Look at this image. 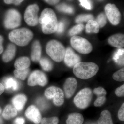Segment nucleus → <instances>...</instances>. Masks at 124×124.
<instances>
[{
    "label": "nucleus",
    "instance_id": "1",
    "mask_svg": "<svg viewBox=\"0 0 124 124\" xmlns=\"http://www.w3.org/2000/svg\"><path fill=\"white\" fill-rule=\"evenodd\" d=\"M42 32L45 34L53 33L56 31L58 22L56 15L53 10L46 8L43 10L39 19Z\"/></svg>",
    "mask_w": 124,
    "mask_h": 124
},
{
    "label": "nucleus",
    "instance_id": "2",
    "mask_svg": "<svg viewBox=\"0 0 124 124\" xmlns=\"http://www.w3.org/2000/svg\"><path fill=\"white\" fill-rule=\"evenodd\" d=\"M99 69L98 65L94 63L80 62L73 67V73L78 78L86 80L95 75Z\"/></svg>",
    "mask_w": 124,
    "mask_h": 124
},
{
    "label": "nucleus",
    "instance_id": "3",
    "mask_svg": "<svg viewBox=\"0 0 124 124\" xmlns=\"http://www.w3.org/2000/svg\"><path fill=\"white\" fill-rule=\"evenodd\" d=\"M33 37L32 32L26 28L15 29L9 35V39L11 42L20 46L27 45Z\"/></svg>",
    "mask_w": 124,
    "mask_h": 124
},
{
    "label": "nucleus",
    "instance_id": "4",
    "mask_svg": "<svg viewBox=\"0 0 124 124\" xmlns=\"http://www.w3.org/2000/svg\"><path fill=\"white\" fill-rule=\"evenodd\" d=\"M66 50L63 45L55 40L50 41L46 45V53L55 62H60L64 59Z\"/></svg>",
    "mask_w": 124,
    "mask_h": 124
},
{
    "label": "nucleus",
    "instance_id": "5",
    "mask_svg": "<svg viewBox=\"0 0 124 124\" xmlns=\"http://www.w3.org/2000/svg\"><path fill=\"white\" fill-rule=\"evenodd\" d=\"M93 98V93L91 89L85 88L77 93L74 98L73 102L78 108L85 109L89 106Z\"/></svg>",
    "mask_w": 124,
    "mask_h": 124
},
{
    "label": "nucleus",
    "instance_id": "6",
    "mask_svg": "<svg viewBox=\"0 0 124 124\" xmlns=\"http://www.w3.org/2000/svg\"><path fill=\"white\" fill-rule=\"evenodd\" d=\"M72 47L80 53L87 54L93 50V46L88 40L79 36H73L71 39Z\"/></svg>",
    "mask_w": 124,
    "mask_h": 124
},
{
    "label": "nucleus",
    "instance_id": "7",
    "mask_svg": "<svg viewBox=\"0 0 124 124\" xmlns=\"http://www.w3.org/2000/svg\"><path fill=\"white\" fill-rule=\"evenodd\" d=\"M44 94L46 99L53 100L55 106L60 107L64 102V94L62 89L55 86L47 88L45 91Z\"/></svg>",
    "mask_w": 124,
    "mask_h": 124
},
{
    "label": "nucleus",
    "instance_id": "8",
    "mask_svg": "<svg viewBox=\"0 0 124 124\" xmlns=\"http://www.w3.org/2000/svg\"><path fill=\"white\" fill-rule=\"evenodd\" d=\"M21 22V16L18 11L14 9H11L7 11L4 20L6 28L14 29L20 26Z\"/></svg>",
    "mask_w": 124,
    "mask_h": 124
},
{
    "label": "nucleus",
    "instance_id": "9",
    "mask_svg": "<svg viewBox=\"0 0 124 124\" xmlns=\"http://www.w3.org/2000/svg\"><path fill=\"white\" fill-rule=\"evenodd\" d=\"M48 82V78L46 74L42 71L38 70L33 71L31 73L27 80L28 85L31 87L37 85L44 87Z\"/></svg>",
    "mask_w": 124,
    "mask_h": 124
},
{
    "label": "nucleus",
    "instance_id": "10",
    "mask_svg": "<svg viewBox=\"0 0 124 124\" xmlns=\"http://www.w3.org/2000/svg\"><path fill=\"white\" fill-rule=\"evenodd\" d=\"M39 10V7L36 4L30 5L27 7L24 17L25 22L28 25L34 26L38 24L39 22L38 16Z\"/></svg>",
    "mask_w": 124,
    "mask_h": 124
},
{
    "label": "nucleus",
    "instance_id": "11",
    "mask_svg": "<svg viewBox=\"0 0 124 124\" xmlns=\"http://www.w3.org/2000/svg\"><path fill=\"white\" fill-rule=\"evenodd\" d=\"M105 11L107 17L112 24L116 25L119 23L121 15L115 5L108 4L105 6Z\"/></svg>",
    "mask_w": 124,
    "mask_h": 124
},
{
    "label": "nucleus",
    "instance_id": "12",
    "mask_svg": "<svg viewBox=\"0 0 124 124\" xmlns=\"http://www.w3.org/2000/svg\"><path fill=\"white\" fill-rule=\"evenodd\" d=\"M77 85V81L75 78L70 77L66 80L63 84V91L67 98H70L73 96L76 90Z\"/></svg>",
    "mask_w": 124,
    "mask_h": 124
},
{
    "label": "nucleus",
    "instance_id": "13",
    "mask_svg": "<svg viewBox=\"0 0 124 124\" xmlns=\"http://www.w3.org/2000/svg\"><path fill=\"white\" fill-rule=\"evenodd\" d=\"M25 115L28 120L36 124H39L42 119L39 110L34 105H31L27 108Z\"/></svg>",
    "mask_w": 124,
    "mask_h": 124
},
{
    "label": "nucleus",
    "instance_id": "14",
    "mask_svg": "<svg viewBox=\"0 0 124 124\" xmlns=\"http://www.w3.org/2000/svg\"><path fill=\"white\" fill-rule=\"evenodd\" d=\"M63 60L67 66L71 68L73 67L78 63L80 62L81 58L72 49L69 47L66 50Z\"/></svg>",
    "mask_w": 124,
    "mask_h": 124
},
{
    "label": "nucleus",
    "instance_id": "15",
    "mask_svg": "<svg viewBox=\"0 0 124 124\" xmlns=\"http://www.w3.org/2000/svg\"><path fill=\"white\" fill-rule=\"evenodd\" d=\"M27 99L26 95L24 94H17L14 96L12 100L13 106L18 111H21L26 103Z\"/></svg>",
    "mask_w": 124,
    "mask_h": 124
},
{
    "label": "nucleus",
    "instance_id": "16",
    "mask_svg": "<svg viewBox=\"0 0 124 124\" xmlns=\"http://www.w3.org/2000/svg\"><path fill=\"white\" fill-rule=\"evenodd\" d=\"M108 42L112 46L122 48L124 46V35L121 33L111 36L108 40Z\"/></svg>",
    "mask_w": 124,
    "mask_h": 124
},
{
    "label": "nucleus",
    "instance_id": "17",
    "mask_svg": "<svg viewBox=\"0 0 124 124\" xmlns=\"http://www.w3.org/2000/svg\"><path fill=\"white\" fill-rule=\"evenodd\" d=\"M41 46L39 42L37 40L35 41L32 44L31 55V59L33 62H39L41 58Z\"/></svg>",
    "mask_w": 124,
    "mask_h": 124
},
{
    "label": "nucleus",
    "instance_id": "18",
    "mask_svg": "<svg viewBox=\"0 0 124 124\" xmlns=\"http://www.w3.org/2000/svg\"><path fill=\"white\" fill-rule=\"evenodd\" d=\"M16 51V47L15 45L9 44L2 55L3 62L7 63L11 61L15 56Z\"/></svg>",
    "mask_w": 124,
    "mask_h": 124
},
{
    "label": "nucleus",
    "instance_id": "19",
    "mask_svg": "<svg viewBox=\"0 0 124 124\" xmlns=\"http://www.w3.org/2000/svg\"><path fill=\"white\" fill-rule=\"evenodd\" d=\"M18 111L13 105L8 104L5 107L2 113L4 119L7 120L15 117L17 115Z\"/></svg>",
    "mask_w": 124,
    "mask_h": 124
},
{
    "label": "nucleus",
    "instance_id": "20",
    "mask_svg": "<svg viewBox=\"0 0 124 124\" xmlns=\"http://www.w3.org/2000/svg\"><path fill=\"white\" fill-rule=\"evenodd\" d=\"M84 118L82 114L79 113H72L69 114L66 121L67 124H82Z\"/></svg>",
    "mask_w": 124,
    "mask_h": 124
},
{
    "label": "nucleus",
    "instance_id": "21",
    "mask_svg": "<svg viewBox=\"0 0 124 124\" xmlns=\"http://www.w3.org/2000/svg\"><path fill=\"white\" fill-rule=\"evenodd\" d=\"M31 65V61L27 57H22L16 60L14 67L16 69H24L29 68Z\"/></svg>",
    "mask_w": 124,
    "mask_h": 124
},
{
    "label": "nucleus",
    "instance_id": "22",
    "mask_svg": "<svg viewBox=\"0 0 124 124\" xmlns=\"http://www.w3.org/2000/svg\"><path fill=\"white\" fill-rule=\"evenodd\" d=\"M98 124H113L110 112L107 110L102 111L98 120Z\"/></svg>",
    "mask_w": 124,
    "mask_h": 124
},
{
    "label": "nucleus",
    "instance_id": "23",
    "mask_svg": "<svg viewBox=\"0 0 124 124\" xmlns=\"http://www.w3.org/2000/svg\"><path fill=\"white\" fill-rule=\"evenodd\" d=\"M5 88L16 91L19 88L18 82L14 78L11 77L7 78L4 81Z\"/></svg>",
    "mask_w": 124,
    "mask_h": 124
},
{
    "label": "nucleus",
    "instance_id": "24",
    "mask_svg": "<svg viewBox=\"0 0 124 124\" xmlns=\"http://www.w3.org/2000/svg\"><path fill=\"white\" fill-rule=\"evenodd\" d=\"M100 27L97 21L93 20H89L86 26L87 33H97L99 31Z\"/></svg>",
    "mask_w": 124,
    "mask_h": 124
},
{
    "label": "nucleus",
    "instance_id": "25",
    "mask_svg": "<svg viewBox=\"0 0 124 124\" xmlns=\"http://www.w3.org/2000/svg\"><path fill=\"white\" fill-rule=\"evenodd\" d=\"M124 49L120 48L115 52L113 55V60L120 66L124 65Z\"/></svg>",
    "mask_w": 124,
    "mask_h": 124
},
{
    "label": "nucleus",
    "instance_id": "26",
    "mask_svg": "<svg viewBox=\"0 0 124 124\" xmlns=\"http://www.w3.org/2000/svg\"><path fill=\"white\" fill-rule=\"evenodd\" d=\"M39 62L41 66L44 71L49 72L52 70L53 67V63L48 58H41Z\"/></svg>",
    "mask_w": 124,
    "mask_h": 124
},
{
    "label": "nucleus",
    "instance_id": "27",
    "mask_svg": "<svg viewBox=\"0 0 124 124\" xmlns=\"http://www.w3.org/2000/svg\"><path fill=\"white\" fill-rule=\"evenodd\" d=\"M29 73V68L24 69H16L14 71L15 76L22 80H24L26 79Z\"/></svg>",
    "mask_w": 124,
    "mask_h": 124
},
{
    "label": "nucleus",
    "instance_id": "28",
    "mask_svg": "<svg viewBox=\"0 0 124 124\" xmlns=\"http://www.w3.org/2000/svg\"><path fill=\"white\" fill-rule=\"evenodd\" d=\"M56 8L60 12L68 14H72L73 13V9L70 6L65 4H61L56 6Z\"/></svg>",
    "mask_w": 124,
    "mask_h": 124
},
{
    "label": "nucleus",
    "instance_id": "29",
    "mask_svg": "<svg viewBox=\"0 0 124 124\" xmlns=\"http://www.w3.org/2000/svg\"><path fill=\"white\" fill-rule=\"evenodd\" d=\"M93 16L90 14H82L78 16L76 18V22L80 23L84 22H88L89 20H93Z\"/></svg>",
    "mask_w": 124,
    "mask_h": 124
},
{
    "label": "nucleus",
    "instance_id": "30",
    "mask_svg": "<svg viewBox=\"0 0 124 124\" xmlns=\"http://www.w3.org/2000/svg\"><path fill=\"white\" fill-rule=\"evenodd\" d=\"M84 28V26L83 24H77L73 27L69 31V35L70 36H74L80 33Z\"/></svg>",
    "mask_w": 124,
    "mask_h": 124
},
{
    "label": "nucleus",
    "instance_id": "31",
    "mask_svg": "<svg viewBox=\"0 0 124 124\" xmlns=\"http://www.w3.org/2000/svg\"><path fill=\"white\" fill-rule=\"evenodd\" d=\"M113 79L119 82H122L124 80V68L120 69L116 72L112 76Z\"/></svg>",
    "mask_w": 124,
    "mask_h": 124
},
{
    "label": "nucleus",
    "instance_id": "32",
    "mask_svg": "<svg viewBox=\"0 0 124 124\" xmlns=\"http://www.w3.org/2000/svg\"><path fill=\"white\" fill-rule=\"evenodd\" d=\"M59 120L57 117H44L41 121V124H58Z\"/></svg>",
    "mask_w": 124,
    "mask_h": 124
},
{
    "label": "nucleus",
    "instance_id": "33",
    "mask_svg": "<svg viewBox=\"0 0 124 124\" xmlns=\"http://www.w3.org/2000/svg\"><path fill=\"white\" fill-rule=\"evenodd\" d=\"M106 101V95L97 96V98L94 103V105L96 107L101 106L105 103Z\"/></svg>",
    "mask_w": 124,
    "mask_h": 124
},
{
    "label": "nucleus",
    "instance_id": "34",
    "mask_svg": "<svg viewBox=\"0 0 124 124\" xmlns=\"http://www.w3.org/2000/svg\"><path fill=\"white\" fill-rule=\"evenodd\" d=\"M97 22L100 27H104L107 23L106 18L104 14H100L97 18Z\"/></svg>",
    "mask_w": 124,
    "mask_h": 124
},
{
    "label": "nucleus",
    "instance_id": "35",
    "mask_svg": "<svg viewBox=\"0 0 124 124\" xmlns=\"http://www.w3.org/2000/svg\"><path fill=\"white\" fill-rule=\"evenodd\" d=\"M93 92L94 94L97 96H101V95H106V96L107 94V91L104 88L101 86L95 88L94 89Z\"/></svg>",
    "mask_w": 124,
    "mask_h": 124
},
{
    "label": "nucleus",
    "instance_id": "36",
    "mask_svg": "<svg viewBox=\"0 0 124 124\" xmlns=\"http://www.w3.org/2000/svg\"><path fill=\"white\" fill-rule=\"evenodd\" d=\"M81 5L85 8L88 10L92 9V4L90 0H79Z\"/></svg>",
    "mask_w": 124,
    "mask_h": 124
},
{
    "label": "nucleus",
    "instance_id": "37",
    "mask_svg": "<svg viewBox=\"0 0 124 124\" xmlns=\"http://www.w3.org/2000/svg\"><path fill=\"white\" fill-rule=\"evenodd\" d=\"M65 22L63 21H61L58 23L57 28L56 32L58 34H61L64 31L65 29Z\"/></svg>",
    "mask_w": 124,
    "mask_h": 124
},
{
    "label": "nucleus",
    "instance_id": "38",
    "mask_svg": "<svg viewBox=\"0 0 124 124\" xmlns=\"http://www.w3.org/2000/svg\"><path fill=\"white\" fill-rule=\"evenodd\" d=\"M115 94L117 97H124V84L116 89L115 91Z\"/></svg>",
    "mask_w": 124,
    "mask_h": 124
},
{
    "label": "nucleus",
    "instance_id": "39",
    "mask_svg": "<svg viewBox=\"0 0 124 124\" xmlns=\"http://www.w3.org/2000/svg\"><path fill=\"white\" fill-rule=\"evenodd\" d=\"M117 116L120 120L124 121V103H123L122 106L120 108L118 111Z\"/></svg>",
    "mask_w": 124,
    "mask_h": 124
},
{
    "label": "nucleus",
    "instance_id": "40",
    "mask_svg": "<svg viewBox=\"0 0 124 124\" xmlns=\"http://www.w3.org/2000/svg\"><path fill=\"white\" fill-rule=\"evenodd\" d=\"M6 4H14L16 5H18L21 4L24 0H4Z\"/></svg>",
    "mask_w": 124,
    "mask_h": 124
},
{
    "label": "nucleus",
    "instance_id": "41",
    "mask_svg": "<svg viewBox=\"0 0 124 124\" xmlns=\"http://www.w3.org/2000/svg\"><path fill=\"white\" fill-rule=\"evenodd\" d=\"M25 120L22 117H18L14 121L15 124H23Z\"/></svg>",
    "mask_w": 124,
    "mask_h": 124
},
{
    "label": "nucleus",
    "instance_id": "42",
    "mask_svg": "<svg viewBox=\"0 0 124 124\" xmlns=\"http://www.w3.org/2000/svg\"><path fill=\"white\" fill-rule=\"evenodd\" d=\"M49 4L54 5L57 4L60 0H44Z\"/></svg>",
    "mask_w": 124,
    "mask_h": 124
},
{
    "label": "nucleus",
    "instance_id": "43",
    "mask_svg": "<svg viewBox=\"0 0 124 124\" xmlns=\"http://www.w3.org/2000/svg\"><path fill=\"white\" fill-rule=\"evenodd\" d=\"M3 42V37L2 36L0 35V54H1L3 51V47L2 46Z\"/></svg>",
    "mask_w": 124,
    "mask_h": 124
},
{
    "label": "nucleus",
    "instance_id": "44",
    "mask_svg": "<svg viewBox=\"0 0 124 124\" xmlns=\"http://www.w3.org/2000/svg\"><path fill=\"white\" fill-rule=\"evenodd\" d=\"M5 88L4 85L2 83L0 82V95L4 93L5 91Z\"/></svg>",
    "mask_w": 124,
    "mask_h": 124
},
{
    "label": "nucleus",
    "instance_id": "45",
    "mask_svg": "<svg viewBox=\"0 0 124 124\" xmlns=\"http://www.w3.org/2000/svg\"><path fill=\"white\" fill-rule=\"evenodd\" d=\"M0 124H4L3 120L0 116Z\"/></svg>",
    "mask_w": 124,
    "mask_h": 124
},
{
    "label": "nucleus",
    "instance_id": "46",
    "mask_svg": "<svg viewBox=\"0 0 124 124\" xmlns=\"http://www.w3.org/2000/svg\"><path fill=\"white\" fill-rule=\"evenodd\" d=\"M2 112V109H1V108L0 107V114Z\"/></svg>",
    "mask_w": 124,
    "mask_h": 124
},
{
    "label": "nucleus",
    "instance_id": "47",
    "mask_svg": "<svg viewBox=\"0 0 124 124\" xmlns=\"http://www.w3.org/2000/svg\"><path fill=\"white\" fill-rule=\"evenodd\" d=\"M99 0L101 1V0Z\"/></svg>",
    "mask_w": 124,
    "mask_h": 124
},
{
    "label": "nucleus",
    "instance_id": "48",
    "mask_svg": "<svg viewBox=\"0 0 124 124\" xmlns=\"http://www.w3.org/2000/svg\"></svg>",
    "mask_w": 124,
    "mask_h": 124
}]
</instances>
